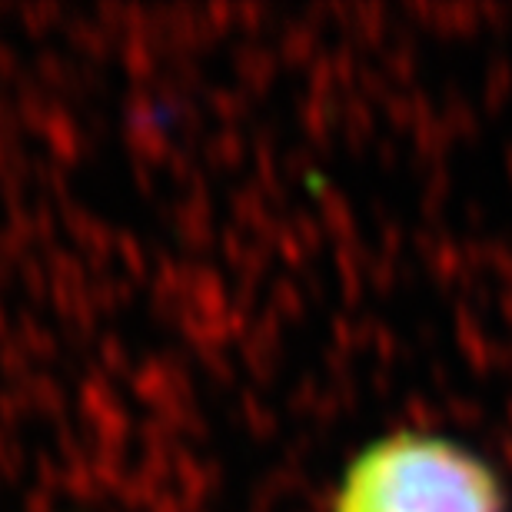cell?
Here are the masks:
<instances>
[{
  "mask_svg": "<svg viewBox=\"0 0 512 512\" xmlns=\"http://www.w3.org/2000/svg\"><path fill=\"white\" fill-rule=\"evenodd\" d=\"M330 512H506V493L473 449L403 429L350 459Z\"/></svg>",
  "mask_w": 512,
  "mask_h": 512,
  "instance_id": "1",
  "label": "cell"
}]
</instances>
